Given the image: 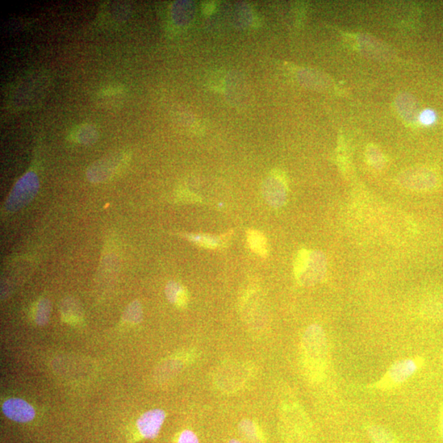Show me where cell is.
<instances>
[{
  "mask_svg": "<svg viewBox=\"0 0 443 443\" xmlns=\"http://www.w3.org/2000/svg\"><path fill=\"white\" fill-rule=\"evenodd\" d=\"M178 443H199V440L194 432L185 430L180 435Z\"/></svg>",
  "mask_w": 443,
  "mask_h": 443,
  "instance_id": "cell-22",
  "label": "cell"
},
{
  "mask_svg": "<svg viewBox=\"0 0 443 443\" xmlns=\"http://www.w3.org/2000/svg\"><path fill=\"white\" fill-rule=\"evenodd\" d=\"M74 140L82 145H92L98 140L97 128L91 124H83L73 132Z\"/></svg>",
  "mask_w": 443,
  "mask_h": 443,
  "instance_id": "cell-16",
  "label": "cell"
},
{
  "mask_svg": "<svg viewBox=\"0 0 443 443\" xmlns=\"http://www.w3.org/2000/svg\"><path fill=\"white\" fill-rule=\"evenodd\" d=\"M348 443H350V442H348Z\"/></svg>",
  "mask_w": 443,
  "mask_h": 443,
  "instance_id": "cell-27",
  "label": "cell"
},
{
  "mask_svg": "<svg viewBox=\"0 0 443 443\" xmlns=\"http://www.w3.org/2000/svg\"><path fill=\"white\" fill-rule=\"evenodd\" d=\"M49 77L44 73H33L21 78L8 95V104L16 108L33 106L43 99L49 88Z\"/></svg>",
  "mask_w": 443,
  "mask_h": 443,
  "instance_id": "cell-2",
  "label": "cell"
},
{
  "mask_svg": "<svg viewBox=\"0 0 443 443\" xmlns=\"http://www.w3.org/2000/svg\"><path fill=\"white\" fill-rule=\"evenodd\" d=\"M263 194L267 204L274 208H281L287 202L286 182L280 174L275 173L267 180L263 187Z\"/></svg>",
  "mask_w": 443,
  "mask_h": 443,
  "instance_id": "cell-8",
  "label": "cell"
},
{
  "mask_svg": "<svg viewBox=\"0 0 443 443\" xmlns=\"http://www.w3.org/2000/svg\"><path fill=\"white\" fill-rule=\"evenodd\" d=\"M166 414L163 409H154L145 412L137 420V428L145 438L153 440L160 433Z\"/></svg>",
  "mask_w": 443,
  "mask_h": 443,
  "instance_id": "cell-9",
  "label": "cell"
},
{
  "mask_svg": "<svg viewBox=\"0 0 443 443\" xmlns=\"http://www.w3.org/2000/svg\"><path fill=\"white\" fill-rule=\"evenodd\" d=\"M421 315L427 319L443 320V296L426 300L421 307Z\"/></svg>",
  "mask_w": 443,
  "mask_h": 443,
  "instance_id": "cell-15",
  "label": "cell"
},
{
  "mask_svg": "<svg viewBox=\"0 0 443 443\" xmlns=\"http://www.w3.org/2000/svg\"><path fill=\"white\" fill-rule=\"evenodd\" d=\"M245 370L243 368L238 366L237 370L234 374H231L228 366H223L220 368V370L218 373V379L219 385L220 387L224 388V390H228V388H234L233 385V379H235V381L238 386H241L242 383H243Z\"/></svg>",
  "mask_w": 443,
  "mask_h": 443,
  "instance_id": "cell-11",
  "label": "cell"
},
{
  "mask_svg": "<svg viewBox=\"0 0 443 443\" xmlns=\"http://www.w3.org/2000/svg\"><path fill=\"white\" fill-rule=\"evenodd\" d=\"M39 178L34 172H29L15 184L5 203L8 212H16L30 203L38 192Z\"/></svg>",
  "mask_w": 443,
  "mask_h": 443,
  "instance_id": "cell-5",
  "label": "cell"
},
{
  "mask_svg": "<svg viewBox=\"0 0 443 443\" xmlns=\"http://www.w3.org/2000/svg\"><path fill=\"white\" fill-rule=\"evenodd\" d=\"M421 123L431 125L436 121V115L433 110H426L420 115Z\"/></svg>",
  "mask_w": 443,
  "mask_h": 443,
  "instance_id": "cell-23",
  "label": "cell"
},
{
  "mask_svg": "<svg viewBox=\"0 0 443 443\" xmlns=\"http://www.w3.org/2000/svg\"><path fill=\"white\" fill-rule=\"evenodd\" d=\"M165 294L169 302L178 307H185L189 300L186 288L176 282H170L167 285Z\"/></svg>",
  "mask_w": 443,
  "mask_h": 443,
  "instance_id": "cell-13",
  "label": "cell"
},
{
  "mask_svg": "<svg viewBox=\"0 0 443 443\" xmlns=\"http://www.w3.org/2000/svg\"><path fill=\"white\" fill-rule=\"evenodd\" d=\"M367 158L370 164L374 167V168L381 169L383 166V157L382 154L380 153L377 149L371 148L368 149Z\"/></svg>",
  "mask_w": 443,
  "mask_h": 443,
  "instance_id": "cell-20",
  "label": "cell"
},
{
  "mask_svg": "<svg viewBox=\"0 0 443 443\" xmlns=\"http://www.w3.org/2000/svg\"><path fill=\"white\" fill-rule=\"evenodd\" d=\"M304 365L309 374L315 380H321L327 372L329 348L327 336L323 328L312 324L304 331L302 340Z\"/></svg>",
  "mask_w": 443,
  "mask_h": 443,
  "instance_id": "cell-1",
  "label": "cell"
},
{
  "mask_svg": "<svg viewBox=\"0 0 443 443\" xmlns=\"http://www.w3.org/2000/svg\"><path fill=\"white\" fill-rule=\"evenodd\" d=\"M440 432H441V436L443 442V403L441 405V407H440Z\"/></svg>",
  "mask_w": 443,
  "mask_h": 443,
  "instance_id": "cell-24",
  "label": "cell"
},
{
  "mask_svg": "<svg viewBox=\"0 0 443 443\" xmlns=\"http://www.w3.org/2000/svg\"><path fill=\"white\" fill-rule=\"evenodd\" d=\"M125 317L132 323H139L142 319V309L139 302H134L128 308Z\"/></svg>",
  "mask_w": 443,
  "mask_h": 443,
  "instance_id": "cell-19",
  "label": "cell"
},
{
  "mask_svg": "<svg viewBox=\"0 0 443 443\" xmlns=\"http://www.w3.org/2000/svg\"><path fill=\"white\" fill-rule=\"evenodd\" d=\"M240 430L244 435L250 440H256L257 438L256 429L254 427L253 422L250 420H243L241 422Z\"/></svg>",
  "mask_w": 443,
  "mask_h": 443,
  "instance_id": "cell-21",
  "label": "cell"
},
{
  "mask_svg": "<svg viewBox=\"0 0 443 443\" xmlns=\"http://www.w3.org/2000/svg\"><path fill=\"white\" fill-rule=\"evenodd\" d=\"M3 412L8 419L19 422V423H27L36 416L34 408L20 398L8 399L3 404Z\"/></svg>",
  "mask_w": 443,
  "mask_h": 443,
  "instance_id": "cell-10",
  "label": "cell"
},
{
  "mask_svg": "<svg viewBox=\"0 0 443 443\" xmlns=\"http://www.w3.org/2000/svg\"><path fill=\"white\" fill-rule=\"evenodd\" d=\"M128 160V156L124 153H116L95 161L87 169L86 177L92 183L108 181L115 176Z\"/></svg>",
  "mask_w": 443,
  "mask_h": 443,
  "instance_id": "cell-6",
  "label": "cell"
},
{
  "mask_svg": "<svg viewBox=\"0 0 443 443\" xmlns=\"http://www.w3.org/2000/svg\"><path fill=\"white\" fill-rule=\"evenodd\" d=\"M248 242L250 250L262 258L269 256L270 250L267 238L257 230H249L248 232Z\"/></svg>",
  "mask_w": 443,
  "mask_h": 443,
  "instance_id": "cell-12",
  "label": "cell"
},
{
  "mask_svg": "<svg viewBox=\"0 0 443 443\" xmlns=\"http://www.w3.org/2000/svg\"><path fill=\"white\" fill-rule=\"evenodd\" d=\"M231 234L227 233L220 237H217L208 234H191L187 235L188 239L194 242L195 245L202 246L203 248L215 250L219 248L224 241H228V237Z\"/></svg>",
  "mask_w": 443,
  "mask_h": 443,
  "instance_id": "cell-14",
  "label": "cell"
},
{
  "mask_svg": "<svg viewBox=\"0 0 443 443\" xmlns=\"http://www.w3.org/2000/svg\"><path fill=\"white\" fill-rule=\"evenodd\" d=\"M442 363H443V354H442Z\"/></svg>",
  "mask_w": 443,
  "mask_h": 443,
  "instance_id": "cell-26",
  "label": "cell"
},
{
  "mask_svg": "<svg viewBox=\"0 0 443 443\" xmlns=\"http://www.w3.org/2000/svg\"><path fill=\"white\" fill-rule=\"evenodd\" d=\"M368 434L374 443H400L394 433L377 424L368 426Z\"/></svg>",
  "mask_w": 443,
  "mask_h": 443,
  "instance_id": "cell-17",
  "label": "cell"
},
{
  "mask_svg": "<svg viewBox=\"0 0 443 443\" xmlns=\"http://www.w3.org/2000/svg\"><path fill=\"white\" fill-rule=\"evenodd\" d=\"M229 443H241V442L235 440H232L230 441Z\"/></svg>",
  "mask_w": 443,
  "mask_h": 443,
  "instance_id": "cell-25",
  "label": "cell"
},
{
  "mask_svg": "<svg viewBox=\"0 0 443 443\" xmlns=\"http://www.w3.org/2000/svg\"><path fill=\"white\" fill-rule=\"evenodd\" d=\"M399 182L407 189L428 191L436 188L440 179L433 170L426 168L412 169L400 175Z\"/></svg>",
  "mask_w": 443,
  "mask_h": 443,
  "instance_id": "cell-7",
  "label": "cell"
},
{
  "mask_svg": "<svg viewBox=\"0 0 443 443\" xmlns=\"http://www.w3.org/2000/svg\"><path fill=\"white\" fill-rule=\"evenodd\" d=\"M424 363V359L421 357L407 358L396 361L382 379L374 384V387L381 391L394 390L412 377L423 366Z\"/></svg>",
  "mask_w": 443,
  "mask_h": 443,
  "instance_id": "cell-4",
  "label": "cell"
},
{
  "mask_svg": "<svg viewBox=\"0 0 443 443\" xmlns=\"http://www.w3.org/2000/svg\"><path fill=\"white\" fill-rule=\"evenodd\" d=\"M327 258L320 250H300L294 262L295 278L300 285L320 283L327 273Z\"/></svg>",
  "mask_w": 443,
  "mask_h": 443,
  "instance_id": "cell-3",
  "label": "cell"
},
{
  "mask_svg": "<svg viewBox=\"0 0 443 443\" xmlns=\"http://www.w3.org/2000/svg\"><path fill=\"white\" fill-rule=\"evenodd\" d=\"M50 315V303L48 300H41L37 307L36 322L39 325L47 323Z\"/></svg>",
  "mask_w": 443,
  "mask_h": 443,
  "instance_id": "cell-18",
  "label": "cell"
}]
</instances>
